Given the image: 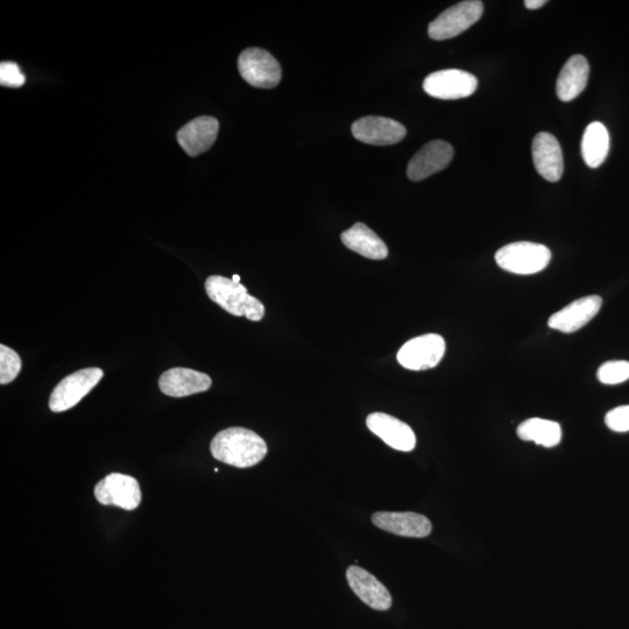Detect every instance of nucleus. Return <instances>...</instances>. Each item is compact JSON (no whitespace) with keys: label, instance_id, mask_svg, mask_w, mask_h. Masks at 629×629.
<instances>
[{"label":"nucleus","instance_id":"1","mask_svg":"<svg viewBox=\"0 0 629 629\" xmlns=\"http://www.w3.org/2000/svg\"><path fill=\"white\" fill-rule=\"evenodd\" d=\"M210 451L217 461L239 469L252 468L267 455V444L258 434L246 428L233 427L218 433Z\"/></svg>","mask_w":629,"mask_h":629},{"label":"nucleus","instance_id":"2","mask_svg":"<svg viewBox=\"0 0 629 629\" xmlns=\"http://www.w3.org/2000/svg\"><path fill=\"white\" fill-rule=\"evenodd\" d=\"M206 291L210 300L233 316H244L252 322H259L265 316L263 302L253 298L240 282L237 284L221 275H211L206 281Z\"/></svg>","mask_w":629,"mask_h":629},{"label":"nucleus","instance_id":"3","mask_svg":"<svg viewBox=\"0 0 629 629\" xmlns=\"http://www.w3.org/2000/svg\"><path fill=\"white\" fill-rule=\"evenodd\" d=\"M551 260L547 246L530 242H518L501 247L496 261L503 270L519 275H532L546 268Z\"/></svg>","mask_w":629,"mask_h":629},{"label":"nucleus","instance_id":"4","mask_svg":"<svg viewBox=\"0 0 629 629\" xmlns=\"http://www.w3.org/2000/svg\"><path fill=\"white\" fill-rule=\"evenodd\" d=\"M484 4L479 0H466L451 6L429 25V37L436 41L457 37L483 17Z\"/></svg>","mask_w":629,"mask_h":629},{"label":"nucleus","instance_id":"5","mask_svg":"<svg viewBox=\"0 0 629 629\" xmlns=\"http://www.w3.org/2000/svg\"><path fill=\"white\" fill-rule=\"evenodd\" d=\"M104 372L98 367H89L77 371L54 388L49 399V408L54 413H62L72 409L100 383Z\"/></svg>","mask_w":629,"mask_h":629},{"label":"nucleus","instance_id":"6","mask_svg":"<svg viewBox=\"0 0 629 629\" xmlns=\"http://www.w3.org/2000/svg\"><path fill=\"white\" fill-rule=\"evenodd\" d=\"M238 69L252 87L272 89L281 81V66L277 59L261 48H249L240 54Z\"/></svg>","mask_w":629,"mask_h":629},{"label":"nucleus","instance_id":"7","mask_svg":"<svg viewBox=\"0 0 629 629\" xmlns=\"http://www.w3.org/2000/svg\"><path fill=\"white\" fill-rule=\"evenodd\" d=\"M478 80L465 70L447 69L430 74L423 82L426 93L437 100H461L476 93Z\"/></svg>","mask_w":629,"mask_h":629},{"label":"nucleus","instance_id":"8","mask_svg":"<svg viewBox=\"0 0 629 629\" xmlns=\"http://www.w3.org/2000/svg\"><path fill=\"white\" fill-rule=\"evenodd\" d=\"M444 338L436 334L415 337L398 352V362L405 369L424 371L434 369L445 355Z\"/></svg>","mask_w":629,"mask_h":629},{"label":"nucleus","instance_id":"9","mask_svg":"<svg viewBox=\"0 0 629 629\" xmlns=\"http://www.w3.org/2000/svg\"><path fill=\"white\" fill-rule=\"evenodd\" d=\"M95 497L104 506H116L125 511H133L141 503V491L136 478L111 473L95 487Z\"/></svg>","mask_w":629,"mask_h":629},{"label":"nucleus","instance_id":"10","mask_svg":"<svg viewBox=\"0 0 629 629\" xmlns=\"http://www.w3.org/2000/svg\"><path fill=\"white\" fill-rule=\"evenodd\" d=\"M352 134L362 143L373 146H390L406 137V127L397 120L385 117H364L352 125Z\"/></svg>","mask_w":629,"mask_h":629},{"label":"nucleus","instance_id":"11","mask_svg":"<svg viewBox=\"0 0 629 629\" xmlns=\"http://www.w3.org/2000/svg\"><path fill=\"white\" fill-rule=\"evenodd\" d=\"M454 158V148L443 140H434L424 145L409 162L408 178L418 182L447 168Z\"/></svg>","mask_w":629,"mask_h":629},{"label":"nucleus","instance_id":"12","mask_svg":"<svg viewBox=\"0 0 629 629\" xmlns=\"http://www.w3.org/2000/svg\"><path fill=\"white\" fill-rule=\"evenodd\" d=\"M603 300L598 295L586 296L576 300L567 307L555 313L549 318L548 325L551 329L572 334L581 330L593 317H596L602 308Z\"/></svg>","mask_w":629,"mask_h":629},{"label":"nucleus","instance_id":"13","mask_svg":"<svg viewBox=\"0 0 629 629\" xmlns=\"http://www.w3.org/2000/svg\"><path fill=\"white\" fill-rule=\"evenodd\" d=\"M366 424L388 447L404 452L414 450L416 436L407 423L388 414L373 413L367 416Z\"/></svg>","mask_w":629,"mask_h":629},{"label":"nucleus","instance_id":"14","mask_svg":"<svg viewBox=\"0 0 629 629\" xmlns=\"http://www.w3.org/2000/svg\"><path fill=\"white\" fill-rule=\"evenodd\" d=\"M211 385L212 380L208 374L185 367L168 370L159 379L160 391L172 398H185L207 392Z\"/></svg>","mask_w":629,"mask_h":629},{"label":"nucleus","instance_id":"15","mask_svg":"<svg viewBox=\"0 0 629 629\" xmlns=\"http://www.w3.org/2000/svg\"><path fill=\"white\" fill-rule=\"evenodd\" d=\"M532 151L537 173L549 182L560 181L564 171L563 152L553 134L547 132L536 134Z\"/></svg>","mask_w":629,"mask_h":629},{"label":"nucleus","instance_id":"16","mask_svg":"<svg viewBox=\"0 0 629 629\" xmlns=\"http://www.w3.org/2000/svg\"><path fill=\"white\" fill-rule=\"evenodd\" d=\"M350 588L356 596L371 609L387 611L391 609L392 597L386 586L376 577L359 567H350L346 571Z\"/></svg>","mask_w":629,"mask_h":629},{"label":"nucleus","instance_id":"17","mask_svg":"<svg viewBox=\"0 0 629 629\" xmlns=\"http://www.w3.org/2000/svg\"><path fill=\"white\" fill-rule=\"evenodd\" d=\"M218 120L210 116L197 117L178 132L179 144L189 157L207 152L218 136Z\"/></svg>","mask_w":629,"mask_h":629},{"label":"nucleus","instance_id":"18","mask_svg":"<svg viewBox=\"0 0 629 629\" xmlns=\"http://www.w3.org/2000/svg\"><path fill=\"white\" fill-rule=\"evenodd\" d=\"M372 522L385 532L418 539L427 537L433 528L428 518L413 512H378L372 515Z\"/></svg>","mask_w":629,"mask_h":629},{"label":"nucleus","instance_id":"19","mask_svg":"<svg viewBox=\"0 0 629 629\" xmlns=\"http://www.w3.org/2000/svg\"><path fill=\"white\" fill-rule=\"evenodd\" d=\"M590 66L583 55H574L565 62L558 76L556 93L562 102L574 101L588 84Z\"/></svg>","mask_w":629,"mask_h":629},{"label":"nucleus","instance_id":"20","mask_svg":"<svg viewBox=\"0 0 629 629\" xmlns=\"http://www.w3.org/2000/svg\"><path fill=\"white\" fill-rule=\"evenodd\" d=\"M343 244L349 250L367 259L383 260L388 256V247L376 232L364 223H357L342 233Z\"/></svg>","mask_w":629,"mask_h":629},{"label":"nucleus","instance_id":"21","mask_svg":"<svg viewBox=\"0 0 629 629\" xmlns=\"http://www.w3.org/2000/svg\"><path fill=\"white\" fill-rule=\"evenodd\" d=\"M610 151V134L602 123H591L584 132L582 155L585 164L598 168L604 164Z\"/></svg>","mask_w":629,"mask_h":629},{"label":"nucleus","instance_id":"22","mask_svg":"<svg viewBox=\"0 0 629 629\" xmlns=\"http://www.w3.org/2000/svg\"><path fill=\"white\" fill-rule=\"evenodd\" d=\"M518 436L522 441L553 448L562 440V429L557 422L535 418L520 424Z\"/></svg>","mask_w":629,"mask_h":629},{"label":"nucleus","instance_id":"23","mask_svg":"<svg viewBox=\"0 0 629 629\" xmlns=\"http://www.w3.org/2000/svg\"><path fill=\"white\" fill-rule=\"evenodd\" d=\"M21 371V359L18 353L5 346L0 345V384L7 385L18 377Z\"/></svg>","mask_w":629,"mask_h":629},{"label":"nucleus","instance_id":"24","mask_svg":"<svg viewBox=\"0 0 629 629\" xmlns=\"http://www.w3.org/2000/svg\"><path fill=\"white\" fill-rule=\"evenodd\" d=\"M600 383L605 385L623 384L629 379V363L626 360H612L599 367Z\"/></svg>","mask_w":629,"mask_h":629},{"label":"nucleus","instance_id":"25","mask_svg":"<svg viewBox=\"0 0 629 629\" xmlns=\"http://www.w3.org/2000/svg\"><path fill=\"white\" fill-rule=\"evenodd\" d=\"M26 82L25 75L17 63L5 61L0 63V84L7 88H20Z\"/></svg>","mask_w":629,"mask_h":629},{"label":"nucleus","instance_id":"26","mask_svg":"<svg viewBox=\"0 0 629 629\" xmlns=\"http://www.w3.org/2000/svg\"><path fill=\"white\" fill-rule=\"evenodd\" d=\"M606 426L617 433L629 431V406H620L607 413Z\"/></svg>","mask_w":629,"mask_h":629},{"label":"nucleus","instance_id":"27","mask_svg":"<svg viewBox=\"0 0 629 629\" xmlns=\"http://www.w3.org/2000/svg\"><path fill=\"white\" fill-rule=\"evenodd\" d=\"M547 4V0H526L525 6L528 10H537Z\"/></svg>","mask_w":629,"mask_h":629},{"label":"nucleus","instance_id":"28","mask_svg":"<svg viewBox=\"0 0 629 629\" xmlns=\"http://www.w3.org/2000/svg\"><path fill=\"white\" fill-rule=\"evenodd\" d=\"M232 280H233V281H235V282H237V284H239V282H240V277H239V275H237V274H236V275H233Z\"/></svg>","mask_w":629,"mask_h":629}]
</instances>
